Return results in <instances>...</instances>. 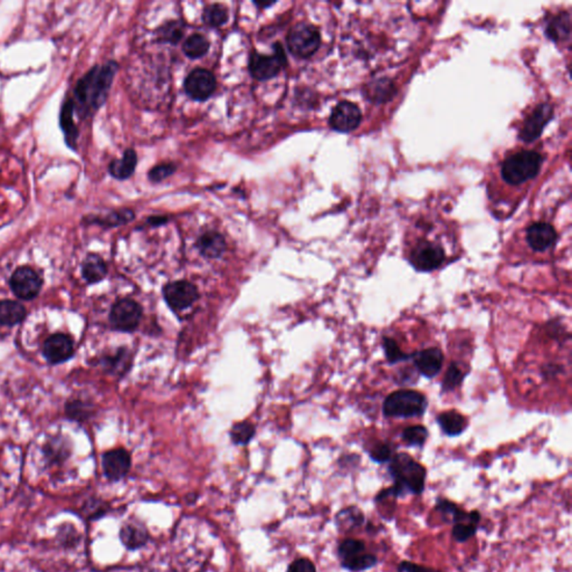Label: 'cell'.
Listing matches in <instances>:
<instances>
[{"label": "cell", "instance_id": "1", "mask_svg": "<svg viewBox=\"0 0 572 572\" xmlns=\"http://www.w3.org/2000/svg\"><path fill=\"white\" fill-rule=\"evenodd\" d=\"M119 65L114 60L91 68L76 84L74 97L83 118L97 112L107 102ZM74 101V102H75Z\"/></svg>", "mask_w": 572, "mask_h": 572}, {"label": "cell", "instance_id": "2", "mask_svg": "<svg viewBox=\"0 0 572 572\" xmlns=\"http://www.w3.org/2000/svg\"><path fill=\"white\" fill-rule=\"evenodd\" d=\"M388 473L392 476L394 485L379 492L374 497L378 503L387 499L423 494L426 485L427 470L411 455L406 453L394 455L388 466Z\"/></svg>", "mask_w": 572, "mask_h": 572}, {"label": "cell", "instance_id": "3", "mask_svg": "<svg viewBox=\"0 0 572 572\" xmlns=\"http://www.w3.org/2000/svg\"><path fill=\"white\" fill-rule=\"evenodd\" d=\"M427 406L428 401L426 396L421 392L409 389L397 390L384 399L382 413L386 417L411 419L423 416Z\"/></svg>", "mask_w": 572, "mask_h": 572}, {"label": "cell", "instance_id": "4", "mask_svg": "<svg viewBox=\"0 0 572 572\" xmlns=\"http://www.w3.org/2000/svg\"><path fill=\"white\" fill-rule=\"evenodd\" d=\"M542 157L538 152L522 151L512 154L502 166V177L509 185H521L538 175Z\"/></svg>", "mask_w": 572, "mask_h": 572}, {"label": "cell", "instance_id": "5", "mask_svg": "<svg viewBox=\"0 0 572 572\" xmlns=\"http://www.w3.org/2000/svg\"><path fill=\"white\" fill-rule=\"evenodd\" d=\"M338 558L343 569L363 572L378 564V558L367 551L366 542L360 539H345L338 546Z\"/></svg>", "mask_w": 572, "mask_h": 572}, {"label": "cell", "instance_id": "6", "mask_svg": "<svg viewBox=\"0 0 572 572\" xmlns=\"http://www.w3.org/2000/svg\"><path fill=\"white\" fill-rule=\"evenodd\" d=\"M144 319V308L138 301L131 298H119L115 301L109 321L114 331L123 333H134L140 327Z\"/></svg>", "mask_w": 572, "mask_h": 572}, {"label": "cell", "instance_id": "7", "mask_svg": "<svg viewBox=\"0 0 572 572\" xmlns=\"http://www.w3.org/2000/svg\"><path fill=\"white\" fill-rule=\"evenodd\" d=\"M161 293L168 308L175 313L188 310L200 298L198 286L185 279L166 283Z\"/></svg>", "mask_w": 572, "mask_h": 572}, {"label": "cell", "instance_id": "8", "mask_svg": "<svg viewBox=\"0 0 572 572\" xmlns=\"http://www.w3.org/2000/svg\"><path fill=\"white\" fill-rule=\"evenodd\" d=\"M286 42L291 54L298 58H308L319 50L321 35L313 25L300 23L290 29Z\"/></svg>", "mask_w": 572, "mask_h": 572}, {"label": "cell", "instance_id": "9", "mask_svg": "<svg viewBox=\"0 0 572 572\" xmlns=\"http://www.w3.org/2000/svg\"><path fill=\"white\" fill-rule=\"evenodd\" d=\"M273 50H274L273 55H263L254 50L249 56V73L257 81H269L273 79L288 65V58L285 55L284 48L281 43H275Z\"/></svg>", "mask_w": 572, "mask_h": 572}, {"label": "cell", "instance_id": "10", "mask_svg": "<svg viewBox=\"0 0 572 572\" xmlns=\"http://www.w3.org/2000/svg\"><path fill=\"white\" fill-rule=\"evenodd\" d=\"M217 87L214 73L206 68H195L185 77L183 83L185 95L197 102L210 99Z\"/></svg>", "mask_w": 572, "mask_h": 572}, {"label": "cell", "instance_id": "11", "mask_svg": "<svg viewBox=\"0 0 572 572\" xmlns=\"http://www.w3.org/2000/svg\"><path fill=\"white\" fill-rule=\"evenodd\" d=\"M411 264L419 272H433L442 266L445 252L442 246L431 242H421L411 253Z\"/></svg>", "mask_w": 572, "mask_h": 572}, {"label": "cell", "instance_id": "12", "mask_svg": "<svg viewBox=\"0 0 572 572\" xmlns=\"http://www.w3.org/2000/svg\"><path fill=\"white\" fill-rule=\"evenodd\" d=\"M42 277L31 267H19L11 275V290L21 300H32L36 298L42 288Z\"/></svg>", "mask_w": 572, "mask_h": 572}, {"label": "cell", "instance_id": "13", "mask_svg": "<svg viewBox=\"0 0 572 572\" xmlns=\"http://www.w3.org/2000/svg\"><path fill=\"white\" fill-rule=\"evenodd\" d=\"M132 466V458L126 448L107 450L102 456L103 474L107 481L120 482L126 477Z\"/></svg>", "mask_w": 572, "mask_h": 572}, {"label": "cell", "instance_id": "14", "mask_svg": "<svg viewBox=\"0 0 572 572\" xmlns=\"http://www.w3.org/2000/svg\"><path fill=\"white\" fill-rule=\"evenodd\" d=\"M361 111L355 103H339L332 111L330 126L338 132H351L358 128L361 122Z\"/></svg>", "mask_w": 572, "mask_h": 572}, {"label": "cell", "instance_id": "15", "mask_svg": "<svg viewBox=\"0 0 572 572\" xmlns=\"http://www.w3.org/2000/svg\"><path fill=\"white\" fill-rule=\"evenodd\" d=\"M552 117H554V109L551 105L546 103L539 105L523 123L520 138L525 142L534 141L541 136L544 126L551 120Z\"/></svg>", "mask_w": 572, "mask_h": 572}, {"label": "cell", "instance_id": "16", "mask_svg": "<svg viewBox=\"0 0 572 572\" xmlns=\"http://www.w3.org/2000/svg\"><path fill=\"white\" fill-rule=\"evenodd\" d=\"M43 353L52 365L65 362L74 353L73 340L66 335L58 333L45 341Z\"/></svg>", "mask_w": 572, "mask_h": 572}, {"label": "cell", "instance_id": "17", "mask_svg": "<svg viewBox=\"0 0 572 572\" xmlns=\"http://www.w3.org/2000/svg\"><path fill=\"white\" fill-rule=\"evenodd\" d=\"M435 509L442 514L443 520L447 523L458 524V523H475L480 524L482 520L481 513L474 509L466 512L460 509L456 503L447 499H437Z\"/></svg>", "mask_w": 572, "mask_h": 572}, {"label": "cell", "instance_id": "18", "mask_svg": "<svg viewBox=\"0 0 572 572\" xmlns=\"http://www.w3.org/2000/svg\"><path fill=\"white\" fill-rule=\"evenodd\" d=\"M195 247L204 259H218L227 251V243L222 234L207 230L197 238Z\"/></svg>", "mask_w": 572, "mask_h": 572}, {"label": "cell", "instance_id": "19", "mask_svg": "<svg viewBox=\"0 0 572 572\" xmlns=\"http://www.w3.org/2000/svg\"><path fill=\"white\" fill-rule=\"evenodd\" d=\"M411 358L417 370L428 379L436 377L444 363V355L438 347H428L414 353Z\"/></svg>", "mask_w": 572, "mask_h": 572}, {"label": "cell", "instance_id": "20", "mask_svg": "<svg viewBox=\"0 0 572 572\" xmlns=\"http://www.w3.org/2000/svg\"><path fill=\"white\" fill-rule=\"evenodd\" d=\"M527 241L533 251L546 252L556 242V232L548 222H536L527 230Z\"/></svg>", "mask_w": 572, "mask_h": 572}, {"label": "cell", "instance_id": "21", "mask_svg": "<svg viewBox=\"0 0 572 572\" xmlns=\"http://www.w3.org/2000/svg\"><path fill=\"white\" fill-rule=\"evenodd\" d=\"M149 539V531L141 522L129 521L121 528V542L130 551H136L139 549L144 548L148 544Z\"/></svg>", "mask_w": 572, "mask_h": 572}, {"label": "cell", "instance_id": "22", "mask_svg": "<svg viewBox=\"0 0 572 572\" xmlns=\"http://www.w3.org/2000/svg\"><path fill=\"white\" fill-rule=\"evenodd\" d=\"M132 361H134L132 353L126 347H119L112 355H105L99 359L101 366L107 372L118 377L126 376L128 374L132 367Z\"/></svg>", "mask_w": 572, "mask_h": 572}, {"label": "cell", "instance_id": "23", "mask_svg": "<svg viewBox=\"0 0 572 572\" xmlns=\"http://www.w3.org/2000/svg\"><path fill=\"white\" fill-rule=\"evenodd\" d=\"M138 165V156L134 149H126L121 159L113 160L109 166V173L118 180H126L134 175Z\"/></svg>", "mask_w": 572, "mask_h": 572}, {"label": "cell", "instance_id": "24", "mask_svg": "<svg viewBox=\"0 0 572 572\" xmlns=\"http://www.w3.org/2000/svg\"><path fill=\"white\" fill-rule=\"evenodd\" d=\"M82 275L89 284L101 282L107 275V263L97 254H90L82 264Z\"/></svg>", "mask_w": 572, "mask_h": 572}, {"label": "cell", "instance_id": "25", "mask_svg": "<svg viewBox=\"0 0 572 572\" xmlns=\"http://www.w3.org/2000/svg\"><path fill=\"white\" fill-rule=\"evenodd\" d=\"M437 423L447 436H458L466 428L465 417L455 411L439 414L437 416Z\"/></svg>", "mask_w": 572, "mask_h": 572}, {"label": "cell", "instance_id": "26", "mask_svg": "<svg viewBox=\"0 0 572 572\" xmlns=\"http://www.w3.org/2000/svg\"><path fill=\"white\" fill-rule=\"evenodd\" d=\"M26 308L16 301L5 300L0 302V324L13 327L26 318Z\"/></svg>", "mask_w": 572, "mask_h": 572}, {"label": "cell", "instance_id": "27", "mask_svg": "<svg viewBox=\"0 0 572 572\" xmlns=\"http://www.w3.org/2000/svg\"><path fill=\"white\" fill-rule=\"evenodd\" d=\"M75 109L73 99H68L64 103L62 111H60V126L65 134V141L68 146H75L76 139L79 136V130L76 128V124L73 120V112Z\"/></svg>", "mask_w": 572, "mask_h": 572}, {"label": "cell", "instance_id": "28", "mask_svg": "<svg viewBox=\"0 0 572 572\" xmlns=\"http://www.w3.org/2000/svg\"><path fill=\"white\" fill-rule=\"evenodd\" d=\"M185 29L183 21H168L156 31V38L158 43L176 45L183 40Z\"/></svg>", "mask_w": 572, "mask_h": 572}, {"label": "cell", "instance_id": "29", "mask_svg": "<svg viewBox=\"0 0 572 572\" xmlns=\"http://www.w3.org/2000/svg\"><path fill=\"white\" fill-rule=\"evenodd\" d=\"M366 522V517L359 507H349L341 509L335 515V523L340 530H352Z\"/></svg>", "mask_w": 572, "mask_h": 572}, {"label": "cell", "instance_id": "30", "mask_svg": "<svg viewBox=\"0 0 572 572\" xmlns=\"http://www.w3.org/2000/svg\"><path fill=\"white\" fill-rule=\"evenodd\" d=\"M257 435V426L249 421L234 423L230 431V438L234 445L247 446Z\"/></svg>", "mask_w": 572, "mask_h": 572}, {"label": "cell", "instance_id": "31", "mask_svg": "<svg viewBox=\"0 0 572 572\" xmlns=\"http://www.w3.org/2000/svg\"><path fill=\"white\" fill-rule=\"evenodd\" d=\"M210 48V41L207 40L204 35L194 34L189 36L183 43V52L187 58L196 60L206 55Z\"/></svg>", "mask_w": 572, "mask_h": 572}, {"label": "cell", "instance_id": "32", "mask_svg": "<svg viewBox=\"0 0 572 572\" xmlns=\"http://www.w3.org/2000/svg\"><path fill=\"white\" fill-rule=\"evenodd\" d=\"M136 217V215L131 210L124 208V210H117V212H110L104 217H97L92 220L97 225L103 226V227H118V226L126 225L128 222H132Z\"/></svg>", "mask_w": 572, "mask_h": 572}, {"label": "cell", "instance_id": "33", "mask_svg": "<svg viewBox=\"0 0 572 572\" xmlns=\"http://www.w3.org/2000/svg\"><path fill=\"white\" fill-rule=\"evenodd\" d=\"M203 21L207 26L220 27L228 21V11L225 6L220 4H212L205 7L203 11Z\"/></svg>", "mask_w": 572, "mask_h": 572}, {"label": "cell", "instance_id": "34", "mask_svg": "<svg viewBox=\"0 0 572 572\" xmlns=\"http://www.w3.org/2000/svg\"><path fill=\"white\" fill-rule=\"evenodd\" d=\"M549 37L554 41L566 40L570 36V16L569 14H560L559 16L554 17L546 29Z\"/></svg>", "mask_w": 572, "mask_h": 572}, {"label": "cell", "instance_id": "35", "mask_svg": "<svg viewBox=\"0 0 572 572\" xmlns=\"http://www.w3.org/2000/svg\"><path fill=\"white\" fill-rule=\"evenodd\" d=\"M392 90L394 87L392 82L388 80H378L374 84L369 85L367 95L374 102H384L392 97Z\"/></svg>", "mask_w": 572, "mask_h": 572}, {"label": "cell", "instance_id": "36", "mask_svg": "<svg viewBox=\"0 0 572 572\" xmlns=\"http://www.w3.org/2000/svg\"><path fill=\"white\" fill-rule=\"evenodd\" d=\"M401 437L408 446L421 447L428 438V431L426 427L416 425V426L407 427L404 429Z\"/></svg>", "mask_w": 572, "mask_h": 572}, {"label": "cell", "instance_id": "37", "mask_svg": "<svg viewBox=\"0 0 572 572\" xmlns=\"http://www.w3.org/2000/svg\"><path fill=\"white\" fill-rule=\"evenodd\" d=\"M382 347H384V353H386V358L390 363H397L408 360V359H411V355H413L404 352L395 340L389 337H384L382 339Z\"/></svg>", "mask_w": 572, "mask_h": 572}, {"label": "cell", "instance_id": "38", "mask_svg": "<svg viewBox=\"0 0 572 572\" xmlns=\"http://www.w3.org/2000/svg\"><path fill=\"white\" fill-rule=\"evenodd\" d=\"M465 377L464 371L458 367V363L452 362L447 369L444 379L442 382V388L444 392H452L455 388L458 387L462 384L463 379Z\"/></svg>", "mask_w": 572, "mask_h": 572}, {"label": "cell", "instance_id": "39", "mask_svg": "<svg viewBox=\"0 0 572 572\" xmlns=\"http://www.w3.org/2000/svg\"><path fill=\"white\" fill-rule=\"evenodd\" d=\"M82 512L84 517H87V520H99L109 512V505L101 500H90L87 502V504L84 505Z\"/></svg>", "mask_w": 572, "mask_h": 572}, {"label": "cell", "instance_id": "40", "mask_svg": "<svg viewBox=\"0 0 572 572\" xmlns=\"http://www.w3.org/2000/svg\"><path fill=\"white\" fill-rule=\"evenodd\" d=\"M45 456L50 463L63 462L68 458L70 450L63 442L53 441L44 448Z\"/></svg>", "mask_w": 572, "mask_h": 572}, {"label": "cell", "instance_id": "41", "mask_svg": "<svg viewBox=\"0 0 572 572\" xmlns=\"http://www.w3.org/2000/svg\"><path fill=\"white\" fill-rule=\"evenodd\" d=\"M478 524L475 523H458L453 525L452 536L458 544H464L473 538L477 532Z\"/></svg>", "mask_w": 572, "mask_h": 572}, {"label": "cell", "instance_id": "42", "mask_svg": "<svg viewBox=\"0 0 572 572\" xmlns=\"http://www.w3.org/2000/svg\"><path fill=\"white\" fill-rule=\"evenodd\" d=\"M394 455H395L394 448L388 443H377L369 450V456H370L371 460L379 463V464L390 462Z\"/></svg>", "mask_w": 572, "mask_h": 572}, {"label": "cell", "instance_id": "43", "mask_svg": "<svg viewBox=\"0 0 572 572\" xmlns=\"http://www.w3.org/2000/svg\"><path fill=\"white\" fill-rule=\"evenodd\" d=\"M91 409V406L80 401V400L71 401L66 406V413H68V417L77 421H83L89 419L92 414Z\"/></svg>", "mask_w": 572, "mask_h": 572}, {"label": "cell", "instance_id": "44", "mask_svg": "<svg viewBox=\"0 0 572 572\" xmlns=\"http://www.w3.org/2000/svg\"><path fill=\"white\" fill-rule=\"evenodd\" d=\"M175 173L176 166L171 162H166V163L154 166L148 173V178L151 183H161L167 178L171 177Z\"/></svg>", "mask_w": 572, "mask_h": 572}, {"label": "cell", "instance_id": "45", "mask_svg": "<svg viewBox=\"0 0 572 572\" xmlns=\"http://www.w3.org/2000/svg\"><path fill=\"white\" fill-rule=\"evenodd\" d=\"M288 572H316V568L311 560L301 558L288 566Z\"/></svg>", "mask_w": 572, "mask_h": 572}, {"label": "cell", "instance_id": "46", "mask_svg": "<svg viewBox=\"0 0 572 572\" xmlns=\"http://www.w3.org/2000/svg\"><path fill=\"white\" fill-rule=\"evenodd\" d=\"M398 572H442L434 568L425 567L411 561H401L398 564Z\"/></svg>", "mask_w": 572, "mask_h": 572}, {"label": "cell", "instance_id": "47", "mask_svg": "<svg viewBox=\"0 0 572 572\" xmlns=\"http://www.w3.org/2000/svg\"><path fill=\"white\" fill-rule=\"evenodd\" d=\"M62 530V533L60 534V538L62 539V544L64 546L68 544V546H75V544H77V540H74V539H71V536H76V531L74 529L73 525L72 527H68V532H66V529H60Z\"/></svg>", "mask_w": 572, "mask_h": 572}, {"label": "cell", "instance_id": "48", "mask_svg": "<svg viewBox=\"0 0 572 572\" xmlns=\"http://www.w3.org/2000/svg\"><path fill=\"white\" fill-rule=\"evenodd\" d=\"M169 222V218L167 216H151L146 220V225L149 227H160L163 226Z\"/></svg>", "mask_w": 572, "mask_h": 572}, {"label": "cell", "instance_id": "49", "mask_svg": "<svg viewBox=\"0 0 572 572\" xmlns=\"http://www.w3.org/2000/svg\"><path fill=\"white\" fill-rule=\"evenodd\" d=\"M254 4H255V5H257V7H259V9H267V7H269V6L274 5L275 1H269V3H264V1H263V3H259V1H255V3Z\"/></svg>", "mask_w": 572, "mask_h": 572}]
</instances>
